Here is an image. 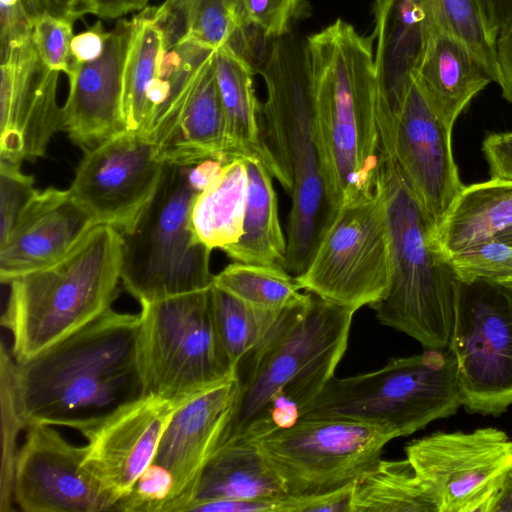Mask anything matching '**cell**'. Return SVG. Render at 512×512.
<instances>
[{
	"instance_id": "1",
	"label": "cell",
	"mask_w": 512,
	"mask_h": 512,
	"mask_svg": "<svg viewBox=\"0 0 512 512\" xmlns=\"http://www.w3.org/2000/svg\"><path fill=\"white\" fill-rule=\"evenodd\" d=\"M317 148L331 215L376 194L380 88L374 43L337 19L305 40ZM331 217V216H330Z\"/></svg>"
},
{
	"instance_id": "2",
	"label": "cell",
	"mask_w": 512,
	"mask_h": 512,
	"mask_svg": "<svg viewBox=\"0 0 512 512\" xmlns=\"http://www.w3.org/2000/svg\"><path fill=\"white\" fill-rule=\"evenodd\" d=\"M354 313L309 292L286 307L237 364L238 398L219 448L298 421L334 377L348 347Z\"/></svg>"
},
{
	"instance_id": "3",
	"label": "cell",
	"mask_w": 512,
	"mask_h": 512,
	"mask_svg": "<svg viewBox=\"0 0 512 512\" xmlns=\"http://www.w3.org/2000/svg\"><path fill=\"white\" fill-rule=\"evenodd\" d=\"M140 315L112 308L21 362L14 360L17 399L26 428L79 432L141 395L137 364Z\"/></svg>"
},
{
	"instance_id": "4",
	"label": "cell",
	"mask_w": 512,
	"mask_h": 512,
	"mask_svg": "<svg viewBox=\"0 0 512 512\" xmlns=\"http://www.w3.org/2000/svg\"><path fill=\"white\" fill-rule=\"evenodd\" d=\"M264 79L261 135L266 167L291 198L284 269L307 267L331 213L317 148L305 41L291 33L274 39L256 71Z\"/></svg>"
},
{
	"instance_id": "5",
	"label": "cell",
	"mask_w": 512,
	"mask_h": 512,
	"mask_svg": "<svg viewBox=\"0 0 512 512\" xmlns=\"http://www.w3.org/2000/svg\"><path fill=\"white\" fill-rule=\"evenodd\" d=\"M121 233L95 225L61 258L9 283L1 324L11 355L26 361L112 308L122 266Z\"/></svg>"
},
{
	"instance_id": "6",
	"label": "cell",
	"mask_w": 512,
	"mask_h": 512,
	"mask_svg": "<svg viewBox=\"0 0 512 512\" xmlns=\"http://www.w3.org/2000/svg\"><path fill=\"white\" fill-rule=\"evenodd\" d=\"M381 155L379 182L391 236L392 276L385 296L371 308L382 325L426 349H445L454 324L458 280L384 141Z\"/></svg>"
},
{
	"instance_id": "7",
	"label": "cell",
	"mask_w": 512,
	"mask_h": 512,
	"mask_svg": "<svg viewBox=\"0 0 512 512\" xmlns=\"http://www.w3.org/2000/svg\"><path fill=\"white\" fill-rule=\"evenodd\" d=\"M192 165L165 163L157 188L132 229L121 233L120 279L140 304L213 285L212 249L190 226L193 202L202 189Z\"/></svg>"
},
{
	"instance_id": "8",
	"label": "cell",
	"mask_w": 512,
	"mask_h": 512,
	"mask_svg": "<svg viewBox=\"0 0 512 512\" xmlns=\"http://www.w3.org/2000/svg\"><path fill=\"white\" fill-rule=\"evenodd\" d=\"M462 406L452 352L426 349L391 359L382 368L332 377L304 409V417H338L382 424L408 436ZM299 418V419H300Z\"/></svg>"
},
{
	"instance_id": "9",
	"label": "cell",
	"mask_w": 512,
	"mask_h": 512,
	"mask_svg": "<svg viewBox=\"0 0 512 512\" xmlns=\"http://www.w3.org/2000/svg\"><path fill=\"white\" fill-rule=\"evenodd\" d=\"M140 305L143 394L184 405L236 375L217 332L212 286Z\"/></svg>"
},
{
	"instance_id": "10",
	"label": "cell",
	"mask_w": 512,
	"mask_h": 512,
	"mask_svg": "<svg viewBox=\"0 0 512 512\" xmlns=\"http://www.w3.org/2000/svg\"><path fill=\"white\" fill-rule=\"evenodd\" d=\"M392 246L384 191L336 209L306 269L301 290L356 312L381 300L391 282Z\"/></svg>"
},
{
	"instance_id": "11",
	"label": "cell",
	"mask_w": 512,
	"mask_h": 512,
	"mask_svg": "<svg viewBox=\"0 0 512 512\" xmlns=\"http://www.w3.org/2000/svg\"><path fill=\"white\" fill-rule=\"evenodd\" d=\"M389 426L338 417H304L253 442L287 496L304 498L354 483L398 438Z\"/></svg>"
},
{
	"instance_id": "12",
	"label": "cell",
	"mask_w": 512,
	"mask_h": 512,
	"mask_svg": "<svg viewBox=\"0 0 512 512\" xmlns=\"http://www.w3.org/2000/svg\"><path fill=\"white\" fill-rule=\"evenodd\" d=\"M452 352L462 406L499 416L512 405V286L458 281Z\"/></svg>"
},
{
	"instance_id": "13",
	"label": "cell",
	"mask_w": 512,
	"mask_h": 512,
	"mask_svg": "<svg viewBox=\"0 0 512 512\" xmlns=\"http://www.w3.org/2000/svg\"><path fill=\"white\" fill-rule=\"evenodd\" d=\"M405 453L437 512H492L512 469V440L493 427L435 432Z\"/></svg>"
},
{
	"instance_id": "14",
	"label": "cell",
	"mask_w": 512,
	"mask_h": 512,
	"mask_svg": "<svg viewBox=\"0 0 512 512\" xmlns=\"http://www.w3.org/2000/svg\"><path fill=\"white\" fill-rule=\"evenodd\" d=\"M379 127L432 234L464 186L452 153V129L431 109L413 76L391 103L379 97Z\"/></svg>"
},
{
	"instance_id": "15",
	"label": "cell",
	"mask_w": 512,
	"mask_h": 512,
	"mask_svg": "<svg viewBox=\"0 0 512 512\" xmlns=\"http://www.w3.org/2000/svg\"><path fill=\"white\" fill-rule=\"evenodd\" d=\"M164 164L152 141L125 130L85 150L69 190L97 225L125 233L153 196Z\"/></svg>"
},
{
	"instance_id": "16",
	"label": "cell",
	"mask_w": 512,
	"mask_h": 512,
	"mask_svg": "<svg viewBox=\"0 0 512 512\" xmlns=\"http://www.w3.org/2000/svg\"><path fill=\"white\" fill-rule=\"evenodd\" d=\"M177 405L143 394L80 431L87 439L83 468L115 507L153 462Z\"/></svg>"
},
{
	"instance_id": "17",
	"label": "cell",
	"mask_w": 512,
	"mask_h": 512,
	"mask_svg": "<svg viewBox=\"0 0 512 512\" xmlns=\"http://www.w3.org/2000/svg\"><path fill=\"white\" fill-rule=\"evenodd\" d=\"M0 71V160L21 166L43 157L63 130L59 72L43 63L32 38L0 61Z\"/></svg>"
},
{
	"instance_id": "18",
	"label": "cell",
	"mask_w": 512,
	"mask_h": 512,
	"mask_svg": "<svg viewBox=\"0 0 512 512\" xmlns=\"http://www.w3.org/2000/svg\"><path fill=\"white\" fill-rule=\"evenodd\" d=\"M84 446L49 425L27 427L18 451L13 497L25 512L115 511L83 468Z\"/></svg>"
},
{
	"instance_id": "19",
	"label": "cell",
	"mask_w": 512,
	"mask_h": 512,
	"mask_svg": "<svg viewBox=\"0 0 512 512\" xmlns=\"http://www.w3.org/2000/svg\"><path fill=\"white\" fill-rule=\"evenodd\" d=\"M236 375L185 403L173 414L153 460L173 478L170 512H186L205 467L218 450L238 398Z\"/></svg>"
},
{
	"instance_id": "20",
	"label": "cell",
	"mask_w": 512,
	"mask_h": 512,
	"mask_svg": "<svg viewBox=\"0 0 512 512\" xmlns=\"http://www.w3.org/2000/svg\"><path fill=\"white\" fill-rule=\"evenodd\" d=\"M133 27V18L119 20L109 32L103 53L93 61L74 64L67 73L63 130L84 150L127 130L123 80Z\"/></svg>"
},
{
	"instance_id": "21",
	"label": "cell",
	"mask_w": 512,
	"mask_h": 512,
	"mask_svg": "<svg viewBox=\"0 0 512 512\" xmlns=\"http://www.w3.org/2000/svg\"><path fill=\"white\" fill-rule=\"evenodd\" d=\"M95 225L70 190L37 189L11 232L0 242L1 282L9 284L58 260Z\"/></svg>"
},
{
	"instance_id": "22",
	"label": "cell",
	"mask_w": 512,
	"mask_h": 512,
	"mask_svg": "<svg viewBox=\"0 0 512 512\" xmlns=\"http://www.w3.org/2000/svg\"><path fill=\"white\" fill-rule=\"evenodd\" d=\"M374 60L388 103L412 81L428 41L438 28L436 0H375Z\"/></svg>"
},
{
	"instance_id": "23",
	"label": "cell",
	"mask_w": 512,
	"mask_h": 512,
	"mask_svg": "<svg viewBox=\"0 0 512 512\" xmlns=\"http://www.w3.org/2000/svg\"><path fill=\"white\" fill-rule=\"evenodd\" d=\"M214 53L198 72L174 115L151 140L164 163L193 165L206 159L229 161Z\"/></svg>"
},
{
	"instance_id": "24",
	"label": "cell",
	"mask_w": 512,
	"mask_h": 512,
	"mask_svg": "<svg viewBox=\"0 0 512 512\" xmlns=\"http://www.w3.org/2000/svg\"><path fill=\"white\" fill-rule=\"evenodd\" d=\"M412 76L431 109L450 129L472 98L493 81L469 47L440 28L431 35Z\"/></svg>"
},
{
	"instance_id": "25",
	"label": "cell",
	"mask_w": 512,
	"mask_h": 512,
	"mask_svg": "<svg viewBox=\"0 0 512 512\" xmlns=\"http://www.w3.org/2000/svg\"><path fill=\"white\" fill-rule=\"evenodd\" d=\"M152 18L165 51L191 42L215 51L228 47L241 56L246 52V24L238 0H165L152 7Z\"/></svg>"
},
{
	"instance_id": "26",
	"label": "cell",
	"mask_w": 512,
	"mask_h": 512,
	"mask_svg": "<svg viewBox=\"0 0 512 512\" xmlns=\"http://www.w3.org/2000/svg\"><path fill=\"white\" fill-rule=\"evenodd\" d=\"M512 224V183L490 179L463 186L433 241L447 259Z\"/></svg>"
},
{
	"instance_id": "27",
	"label": "cell",
	"mask_w": 512,
	"mask_h": 512,
	"mask_svg": "<svg viewBox=\"0 0 512 512\" xmlns=\"http://www.w3.org/2000/svg\"><path fill=\"white\" fill-rule=\"evenodd\" d=\"M214 65L225 116L229 161L252 157L266 165L261 135V104L254 89V67L228 47L215 51Z\"/></svg>"
},
{
	"instance_id": "28",
	"label": "cell",
	"mask_w": 512,
	"mask_h": 512,
	"mask_svg": "<svg viewBox=\"0 0 512 512\" xmlns=\"http://www.w3.org/2000/svg\"><path fill=\"white\" fill-rule=\"evenodd\" d=\"M286 496L282 482L257 445L253 441L236 442L215 452L203 471L189 507L212 500L280 499Z\"/></svg>"
},
{
	"instance_id": "29",
	"label": "cell",
	"mask_w": 512,
	"mask_h": 512,
	"mask_svg": "<svg viewBox=\"0 0 512 512\" xmlns=\"http://www.w3.org/2000/svg\"><path fill=\"white\" fill-rule=\"evenodd\" d=\"M243 159L248 174L243 232L236 243L223 251L234 262L284 268L287 238L279 219L273 176L259 159Z\"/></svg>"
},
{
	"instance_id": "30",
	"label": "cell",
	"mask_w": 512,
	"mask_h": 512,
	"mask_svg": "<svg viewBox=\"0 0 512 512\" xmlns=\"http://www.w3.org/2000/svg\"><path fill=\"white\" fill-rule=\"evenodd\" d=\"M248 174L243 158L225 163L220 175L195 198L190 226L195 237L211 248L236 243L243 232Z\"/></svg>"
},
{
	"instance_id": "31",
	"label": "cell",
	"mask_w": 512,
	"mask_h": 512,
	"mask_svg": "<svg viewBox=\"0 0 512 512\" xmlns=\"http://www.w3.org/2000/svg\"><path fill=\"white\" fill-rule=\"evenodd\" d=\"M352 512H437V509L407 458H380L354 482Z\"/></svg>"
},
{
	"instance_id": "32",
	"label": "cell",
	"mask_w": 512,
	"mask_h": 512,
	"mask_svg": "<svg viewBox=\"0 0 512 512\" xmlns=\"http://www.w3.org/2000/svg\"><path fill=\"white\" fill-rule=\"evenodd\" d=\"M134 27L123 80V114L127 130L140 133L148 118V96L160 77L163 37L152 7L133 17Z\"/></svg>"
},
{
	"instance_id": "33",
	"label": "cell",
	"mask_w": 512,
	"mask_h": 512,
	"mask_svg": "<svg viewBox=\"0 0 512 512\" xmlns=\"http://www.w3.org/2000/svg\"><path fill=\"white\" fill-rule=\"evenodd\" d=\"M213 285L240 301L265 310L280 311L302 300L306 293L281 266L234 262L214 275Z\"/></svg>"
},
{
	"instance_id": "34",
	"label": "cell",
	"mask_w": 512,
	"mask_h": 512,
	"mask_svg": "<svg viewBox=\"0 0 512 512\" xmlns=\"http://www.w3.org/2000/svg\"><path fill=\"white\" fill-rule=\"evenodd\" d=\"M213 312L221 343L232 363L255 348L275 325L281 312L248 305L212 285Z\"/></svg>"
},
{
	"instance_id": "35",
	"label": "cell",
	"mask_w": 512,
	"mask_h": 512,
	"mask_svg": "<svg viewBox=\"0 0 512 512\" xmlns=\"http://www.w3.org/2000/svg\"><path fill=\"white\" fill-rule=\"evenodd\" d=\"M0 398H1V478L0 511L12 510L14 473L19 449L17 438L26 428L23 420L14 381V359L4 343L0 351Z\"/></svg>"
},
{
	"instance_id": "36",
	"label": "cell",
	"mask_w": 512,
	"mask_h": 512,
	"mask_svg": "<svg viewBox=\"0 0 512 512\" xmlns=\"http://www.w3.org/2000/svg\"><path fill=\"white\" fill-rule=\"evenodd\" d=\"M436 5L438 28L465 43L497 83L495 43L487 32L477 0H436Z\"/></svg>"
},
{
	"instance_id": "37",
	"label": "cell",
	"mask_w": 512,
	"mask_h": 512,
	"mask_svg": "<svg viewBox=\"0 0 512 512\" xmlns=\"http://www.w3.org/2000/svg\"><path fill=\"white\" fill-rule=\"evenodd\" d=\"M459 282H512V247L493 237L447 258Z\"/></svg>"
},
{
	"instance_id": "38",
	"label": "cell",
	"mask_w": 512,
	"mask_h": 512,
	"mask_svg": "<svg viewBox=\"0 0 512 512\" xmlns=\"http://www.w3.org/2000/svg\"><path fill=\"white\" fill-rule=\"evenodd\" d=\"M73 23L48 13L40 14L34 20L33 44L40 59L51 70L67 74L73 65Z\"/></svg>"
},
{
	"instance_id": "39",
	"label": "cell",
	"mask_w": 512,
	"mask_h": 512,
	"mask_svg": "<svg viewBox=\"0 0 512 512\" xmlns=\"http://www.w3.org/2000/svg\"><path fill=\"white\" fill-rule=\"evenodd\" d=\"M173 489L170 472L152 462L118 501L116 511L170 512Z\"/></svg>"
},
{
	"instance_id": "40",
	"label": "cell",
	"mask_w": 512,
	"mask_h": 512,
	"mask_svg": "<svg viewBox=\"0 0 512 512\" xmlns=\"http://www.w3.org/2000/svg\"><path fill=\"white\" fill-rule=\"evenodd\" d=\"M245 24L265 38L274 40L290 32L292 23L304 9L303 0H238Z\"/></svg>"
},
{
	"instance_id": "41",
	"label": "cell",
	"mask_w": 512,
	"mask_h": 512,
	"mask_svg": "<svg viewBox=\"0 0 512 512\" xmlns=\"http://www.w3.org/2000/svg\"><path fill=\"white\" fill-rule=\"evenodd\" d=\"M20 167L0 160V242L11 232L21 212L37 191L34 178L23 173Z\"/></svg>"
},
{
	"instance_id": "42",
	"label": "cell",
	"mask_w": 512,
	"mask_h": 512,
	"mask_svg": "<svg viewBox=\"0 0 512 512\" xmlns=\"http://www.w3.org/2000/svg\"><path fill=\"white\" fill-rule=\"evenodd\" d=\"M38 16L30 0H0V61L31 40Z\"/></svg>"
},
{
	"instance_id": "43",
	"label": "cell",
	"mask_w": 512,
	"mask_h": 512,
	"mask_svg": "<svg viewBox=\"0 0 512 512\" xmlns=\"http://www.w3.org/2000/svg\"><path fill=\"white\" fill-rule=\"evenodd\" d=\"M354 483L343 488L311 497L286 496L280 512H352Z\"/></svg>"
},
{
	"instance_id": "44",
	"label": "cell",
	"mask_w": 512,
	"mask_h": 512,
	"mask_svg": "<svg viewBox=\"0 0 512 512\" xmlns=\"http://www.w3.org/2000/svg\"><path fill=\"white\" fill-rule=\"evenodd\" d=\"M482 151L490 179L512 183V131L488 134L483 140Z\"/></svg>"
},
{
	"instance_id": "45",
	"label": "cell",
	"mask_w": 512,
	"mask_h": 512,
	"mask_svg": "<svg viewBox=\"0 0 512 512\" xmlns=\"http://www.w3.org/2000/svg\"><path fill=\"white\" fill-rule=\"evenodd\" d=\"M108 35L109 32H106L101 22L97 21L87 30L74 36L71 43L73 65L97 59L105 49Z\"/></svg>"
},
{
	"instance_id": "46",
	"label": "cell",
	"mask_w": 512,
	"mask_h": 512,
	"mask_svg": "<svg viewBox=\"0 0 512 512\" xmlns=\"http://www.w3.org/2000/svg\"><path fill=\"white\" fill-rule=\"evenodd\" d=\"M487 32L496 39L512 29V0H477Z\"/></svg>"
},
{
	"instance_id": "47",
	"label": "cell",
	"mask_w": 512,
	"mask_h": 512,
	"mask_svg": "<svg viewBox=\"0 0 512 512\" xmlns=\"http://www.w3.org/2000/svg\"><path fill=\"white\" fill-rule=\"evenodd\" d=\"M38 15L48 13L69 21H76L85 14H94L92 0H30Z\"/></svg>"
},
{
	"instance_id": "48",
	"label": "cell",
	"mask_w": 512,
	"mask_h": 512,
	"mask_svg": "<svg viewBox=\"0 0 512 512\" xmlns=\"http://www.w3.org/2000/svg\"><path fill=\"white\" fill-rule=\"evenodd\" d=\"M498 64V81L502 96L512 104V29L499 36L495 42Z\"/></svg>"
},
{
	"instance_id": "49",
	"label": "cell",
	"mask_w": 512,
	"mask_h": 512,
	"mask_svg": "<svg viewBox=\"0 0 512 512\" xmlns=\"http://www.w3.org/2000/svg\"><path fill=\"white\" fill-rule=\"evenodd\" d=\"M94 14L102 19H116L129 12L144 8L149 0H92Z\"/></svg>"
},
{
	"instance_id": "50",
	"label": "cell",
	"mask_w": 512,
	"mask_h": 512,
	"mask_svg": "<svg viewBox=\"0 0 512 512\" xmlns=\"http://www.w3.org/2000/svg\"><path fill=\"white\" fill-rule=\"evenodd\" d=\"M512 511V469L495 501L492 512Z\"/></svg>"
},
{
	"instance_id": "51",
	"label": "cell",
	"mask_w": 512,
	"mask_h": 512,
	"mask_svg": "<svg viewBox=\"0 0 512 512\" xmlns=\"http://www.w3.org/2000/svg\"><path fill=\"white\" fill-rule=\"evenodd\" d=\"M495 238L512 247V224L497 233Z\"/></svg>"
},
{
	"instance_id": "52",
	"label": "cell",
	"mask_w": 512,
	"mask_h": 512,
	"mask_svg": "<svg viewBox=\"0 0 512 512\" xmlns=\"http://www.w3.org/2000/svg\"><path fill=\"white\" fill-rule=\"evenodd\" d=\"M504 284H508V285H511V286H512V282H510V283H504Z\"/></svg>"
}]
</instances>
